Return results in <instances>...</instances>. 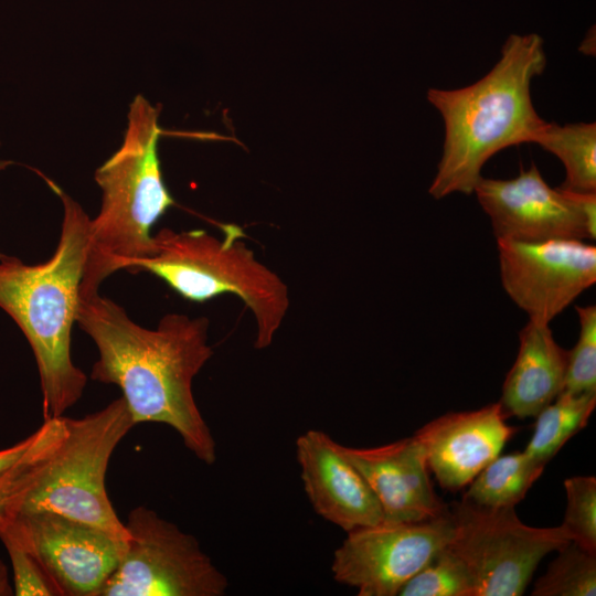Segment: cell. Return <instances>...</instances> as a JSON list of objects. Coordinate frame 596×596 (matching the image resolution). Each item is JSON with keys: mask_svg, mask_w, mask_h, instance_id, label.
Here are the masks:
<instances>
[{"mask_svg": "<svg viewBox=\"0 0 596 596\" xmlns=\"http://www.w3.org/2000/svg\"><path fill=\"white\" fill-rule=\"evenodd\" d=\"M43 567L61 596H98L116 570L126 541L88 523L47 510L19 511L0 525Z\"/></svg>", "mask_w": 596, "mask_h": 596, "instance_id": "obj_10", "label": "cell"}, {"mask_svg": "<svg viewBox=\"0 0 596 596\" xmlns=\"http://www.w3.org/2000/svg\"><path fill=\"white\" fill-rule=\"evenodd\" d=\"M534 143L555 155L564 164L566 178L562 189L596 192V124L576 123L561 126L546 123Z\"/></svg>", "mask_w": 596, "mask_h": 596, "instance_id": "obj_18", "label": "cell"}, {"mask_svg": "<svg viewBox=\"0 0 596 596\" xmlns=\"http://www.w3.org/2000/svg\"><path fill=\"white\" fill-rule=\"evenodd\" d=\"M455 521L450 545L473 583L472 596H520L545 555L570 543L558 525L524 524L514 508L488 509L465 500L449 507Z\"/></svg>", "mask_w": 596, "mask_h": 596, "instance_id": "obj_8", "label": "cell"}, {"mask_svg": "<svg viewBox=\"0 0 596 596\" xmlns=\"http://www.w3.org/2000/svg\"><path fill=\"white\" fill-rule=\"evenodd\" d=\"M579 336L567 351L564 391L572 394L596 392V307H576Z\"/></svg>", "mask_w": 596, "mask_h": 596, "instance_id": "obj_24", "label": "cell"}, {"mask_svg": "<svg viewBox=\"0 0 596 596\" xmlns=\"http://www.w3.org/2000/svg\"><path fill=\"white\" fill-rule=\"evenodd\" d=\"M503 289L529 320L549 324L596 283V247L581 240H498Z\"/></svg>", "mask_w": 596, "mask_h": 596, "instance_id": "obj_12", "label": "cell"}, {"mask_svg": "<svg viewBox=\"0 0 596 596\" xmlns=\"http://www.w3.org/2000/svg\"><path fill=\"white\" fill-rule=\"evenodd\" d=\"M35 437L36 430L29 435L26 438L20 440L19 443L8 448L0 449V471L7 469L8 467L20 460L32 446Z\"/></svg>", "mask_w": 596, "mask_h": 596, "instance_id": "obj_26", "label": "cell"}, {"mask_svg": "<svg viewBox=\"0 0 596 596\" xmlns=\"http://www.w3.org/2000/svg\"><path fill=\"white\" fill-rule=\"evenodd\" d=\"M400 596H472L473 583L462 558L450 542L414 575Z\"/></svg>", "mask_w": 596, "mask_h": 596, "instance_id": "obj_22", "label": "cell"}, {"mask_svg": "<svg viewBox=\"0 0 596 596\" xmlns=\"http://www.w3.org/2000/svg\"><path fill=\"white\" fill-rule=\"evenodd\" d=\"M76 322L96 344L91 379L117 385L135 425L164 424L206 465L216 444L194 400L192 383L213 354L206 317L164 315L143 328L99 292L79 297Z\"/></svg>", "mask_w": 596, "mask_h": 596, "instance_id": "obj_1", "label": "cell"}, {"mask_svg": "<svg viewBox=\"0 0 596 596\" xmlns=\"http://www.w3.org/2000/svg\"><path fill=\"white\" fill-rule=\"evenodd\" d=\"M159 137L158 109L137 95L121 146L95 172L102 203L91 219L81 297L98 292L108 276L155 252L150 231L174 204L161 174Z\"/></svg>", "mask_w": 596, "mask_h": 596, "instance_id": "obj_4", "label": "cell"}, {"mask_svg": "<svg viewBox=\"0 0 596 596\" xmlns=\"http://www.w3.org/2000/svg\"><path fill=\"white\" fill-rule=\"evenodd\" d=\"M567 353L549 324L529 320L519 333L518 355L502 385L499 403L507 417H535L564 391Z\"/></svg>", "mask_w": 596, "mask_h": 596, "instance_id": "obj_16", "label": "cell"}, {"mask_svg": "<svg viewBox=\"0 0 596 596\" xmlns=\"http://www.w3.org/2000/svg\"><path fill=\"white\" fill-rule=\"evenodd\" d=\"M545 66L540 35L511 34L482 78L458 89H428L427 98L445 124L441 158L428 189L434 199L472 193L493 155L535 141L547 121L533 106L531 82Z\"/></svg>", "mask_w": 596, "mask_h": 596, "instance_id": "obj_3", "label": "cell"}, {"mask_svg": "<svg viewBox=\"0 0 596 596\" xmlns=\"http://www.w3.org/2000/svg\"><path fill=\"white\" fill-rule=\"evenodd\" d=\"M473 192L497 241L596 238V192L553 189L535 164L508 180L481 177Z\"/></svg>", "mask_w": 596, "mask_h": 596, "instance_id": "obj_11", "label": "cell"}, {"mask_svg": "<svg viewBox=\"0 0 596 596\" xmlns=\"http://www.w3.org/2000/svg\"><path fill=\"white\" fill-rule=\"evenodd\" d=\"M222 231L220 238L203 230L162 228L153 235V254L130 260L125 269L151 273L191 301L202 302L223 294L238 297L255 319V348L265 349L288 312V287L256 258L240 226L225 224Z\"/></svg>", "mask_w": 596, "mask_h": 596, "instance_id": "obj_5", "label": "cell"}, {"mask_svg": "<svg viewBox=\"0 0 596 596\" xmlns=\"http://www.w3.org/2000/svg\"><path fill=\"white\" fill-rule=\"evenodd\" d=\"M13 594V588L10 586L8 578V571L0 558V596H8Z\"/></svg>", "mask_w": 596, "mask_h": 596, "instance_id": "obj_27", "label": "cell"}, {"mask_svg": "<svg viewBox=\"0 0 596 596\" xmlns=\"http://www.w3.org/2000/svg\"><path fill=\"white\" fill-rule=\"evenodd\" d=\"M63 204L57 246L50 259L28 265L0 254V308L25 336L35 358L43 418L64 416L82 397L87 376L71 355L79 286L87 258L91 217L56 184Z\"/></svg>", "mask_w": 596, "mask_h": 596, "instance_id": "obj_2", "label": "cell"}, {"mask_svg": "<svg viewBox=\"0 0 596 596\" xmlns=\"http://www.w3.org/2000/svg\"><path fill=\"white\" fill-rule=\"evenodd\" d=\"M0 540L8 551L12 565L14 595L61 596L43 567L28 551L10 539Z\"/></svg>", "mask_w": 596, "mask_h": 596, "instance_id": "obj_25", "label": "cell"}, {"mask_svg": "<svg viewBox=\"0 0 596 596\" xmlns=\"http://www.w3.org/2000/svg\"><path fill=\"white\" fill-rule=\"evenodd\" d=\"M557 556L536 579L532 596H594L596 554L573 542L557 550Z\"/></svg>", "mask_w": 596, "mask_h": 596, "instance_id": "obj_21", "label": "cell"}, {"mask_svg": "<svg viewBox=\"0 0 596 596\" xmlns=\"http://www.w3.org/2000/svg\"><path fill=\"white\" fill-rule=\"evenodd\" d=\"M517 432L518 427L507 423L498 402L473 411L441 415L413 436L439 486L458 491L501 454Z\"/></svg>", "mask_w": 596, "mask_h": 596, "instance_id": "obj_13", "label": "cell"}, {"mask_svg": "<svg viewBox=\"0 0 596 596\" xmlns=\"http://www.w3.org/2000/svg\"><path fill=\"white\" fill-rule=\"evenodd\" d=\"M296 454L305 491L320 517L345 532L383 521L366 480L328 434L307 430L296 440Z\"/></svg>", "mask_w": 596, "mask_h": 596, "instance_id": "obj_14", "label": "cell"}, {"mask_svg": "<svg viewBox=\"0 0 596 596\" xmlns=\"http://www.w3.org/2000/svg\"><path fill=\"white\" fill-rule=\"evenodd\" d=\"M62 435V416L44 419L36 429L34 443L24 456L0 471V525L18 512L25 493L38 478Z\"/></svg>", "mask_w": 596, "mask_h": 596, "instance_id": "obj_20", "label": "cell"}, {"mask_svg": "<svg viewBox=\"0 0 596 596\" xmlns=\"http://www.w3.org/2000/svg\"><path fill=\"white\" fill-rule=\"evenodd\" d=\"M347 533L333 553V578L359 596H396L453 540L455 521L448 507L429 520L381 521Z\"/></svg>", "mask_w": 596, "mask_h": 596, "instance_id": "obj_9", "label": "cell"}, {"mask_svg": "<svg viewBox=\"0 0 596 596\" xmlns=\"http://www.w3.org/2000/svg\"><path fill=\"white\" fill-rule=\"evenodd\" d=\"M8 163H9V162H3V161H1V162H0V169L6 168Z\"/></svg>", "mask_w": 596, "mask_h": 596, "instance_id": "obj_28", "label": "cell"}, {"mask_svg": "<svg viewBox=\"0 0 596 596\" xmlns=\"http://www.w3.org/2000/svg\"><path fill=\"white\" fill-rule=\"evenodd\" d=\"M341 450L377 498L383 521H425L448 510L434 490L424 453L414 436L372 448L341 445Z\"/></svg>", "mask_w": 596, "mask_h": 596, "instance_id": "obj_15", "label": "cell"}, {"mask_svg": "<svg viewBox=\"0 0 596 596\" xmlns=\"http://www.w3.org/2000/svg\"><path fill=\"white\" fill-rule=\"evenodd\" d=\"M124 554L98 596H222L227 577L199 541L156 511L139 505L127 517Z\"/></svg>", "mask_w": 596, "mask_h": 596, "instance_id": "obj_7", "label": "cell"}, {"mask_svg": "<svg viewBox=\"0 0 596 596\" xmlns=\"http://www.w3.org/2000/svg\"><path fill=\"white\" fill-rule=\"evenodd\" d=\"M596 407V392L572 394L563 391L535 416L533 435L523 450L546 464L588 423Z\"/></svg>", "mask_w": 596, "mask_h": 596, "instance_id": "obj_19", "label": "cell"}, {"mask_svg": "<svg viewBox=\"0 0 596 596\" xmlns=\"http://www.w3.org/2000/svg\"><path fill=\"white\" fill-rule=\"evenodd\" d=\"M544 468L524 451L499 455L469 483L462 500L488 509L514 508Z\"/></svg>", "mask_w": 596, "mask_h": 596, "instance_id": "obj_17", "label": "cell"}, {"mask_svg": "<svg viewBox=\"0 0 596 596\" xmlns=\"http://www.w3.org/2000/svg\"><path fill=\"white\" fill-rule=\"evenodd\" d=\"M63 435L25 493L19 511L47 510L127 541L106 490L110 457L135 426L125 400L81 418L62 416Z\"/></svg>", "mask_w": 596, "mask_h": 596, "instance_id": "obj_6", "label": "cell"}, {"mask_svg": "<svg viewBox=\"0 0 596 596\" xmlns=\"http://www.w3.org/2000/svg\"><path fill=\"white\" fill-rule=\"evenodd\" d=\"M566 509L560 525L571 542L596 554V478L574 476L564 480Z\"/></svg>", "mask_w": 596, "mask_h": 596, "instance_id": "obj_23", "label": "cell"}]
</instances>
